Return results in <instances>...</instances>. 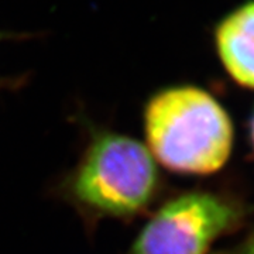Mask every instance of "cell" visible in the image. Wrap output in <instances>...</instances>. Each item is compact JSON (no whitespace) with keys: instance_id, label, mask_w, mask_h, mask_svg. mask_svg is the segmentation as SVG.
Listing matches in <instances>:
<instances>
[{"instance_id":"6","label":"cell","mask_w":254,"mask_h":254,"mask_svg":"<svg viewBox=\"0 0 254 254\" xmlns=\"http://www.w3.org/2000/svg\"><path fill=\"white\" fill-rule=\"evenodd\" d=\"M250 138H252V145L254 150V113L252 116V122H250Z\"/></svg>"},{"instance_id":"3","label":"cell","mask_w":254,"mask_h":254,"mask_svg":"<svg viewBox=\"0 0 254 254\" xmlns=\"http://www.w3.org/2000/svg\"><path fill=\"white\" fill-rule=\"evenodd\" d=\"M252 210L226 190L182 192L155 210L126 254H208L216 240L243 226Z\"/></svg>"},{"instance_id":"2","label":"cell","mask_w":254,"mask_h":254,"mask_svg":"<svg viewBox=\"0 0 254 254\" xmlns=\"http://www.w3.org/2000/svg\"><path fill=\"white\" fill-rule=\"evenodd\" d=\"M143 122L148 151L173 173L210 175L230 158V116L202 88L180 85L157 92L145 105Z\"/></svg>"},{"instance_id":"5","label":"cell","mask_w":254,"mask_h":254,"mask_svg":"<svg viewBox=\"0 0 254 254\" xmlns=\"http://www.w3.org/2000/svg\"><path fill=\"white\" fill-rule=\"evenodd\" d=\"M216 254H254V232L249 233L236 246L227 250H220Z\"/></svg>"},{"instance_id":"1","label":"cell","mask_w":254,"mask_h":254,"mask_svg":"<svg viewBox=\"0 0 254 254\" xmlns=\"http://www.w3.org/2000/svg\"><path fill=\"white\" fill-rule=\"evenodd\" d=\"M60 190L89 223L131 220L153 206L163 177L147 145L116 131L93 130Z\"/></svg>"},{"instance_id":"4","label":"cell","mask_w":254,"mask_h":254,"mask_svg":"<svg viewBox=\"0 0 254 254\" xmlns=\"http://www.w3.org/2000/svg\"><path fill=\"white\" fill-rule=\"evenodd\" d=\"M215 47L227 75L254 91V0L237 6L215 28Z\"/></svg>"}]
</instances>
